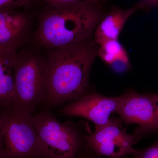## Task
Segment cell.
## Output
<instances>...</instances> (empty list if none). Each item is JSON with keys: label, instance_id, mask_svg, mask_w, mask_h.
Wrapping results in <instances>:
<instances>
[{"label": "cell", "instance_id": "cell-12", "mask_svg": "<svg viewBox=\"0 0 158 158\" xmlns=\"http://www.w3.org/2000/svg\"><path fill=\"white\" fill-rule=\"evenodd\" d=\"M98 55L118 72L125 70L129 65L126 52L118 40H109L101 44Z\"/></svg>", "mask_w": 158, "mask_h": 158}, {"label": "cell", "instance_id": "cell-7", "mask_svg": "<svg viewBox=\"0 0 158 158\" xmlns=\"http://www.w3.org/2000/svg\"><path fill=\"white\" fill-rule=\"evenodd\" d=\"M126 93L120 96L106 97L97 92L89 93L76 101L65 105L59 113L68 117H81L100 127L110 121L111 114L117 113Z\"/></svg>", "mask_w": 158, "mask_h": 158}, {"label": "cell", "instance_id": "cell-8", "mask_svg": "<svg viewBox=\"0 0 158 158\" xmlns=\"http://www.w3.org/2000/svg\"><path fill=\"white\" fill-rule=\"evenodd\" d=\"M117 111L120 119L127 124H137L135 134L156 130L158 115V94H142L129 91Z\"/></svg>", "mask_w": 158, "mask_h": 158}, {"label": "cell", "instance_id": "cell-18", "mask_svg": "<svg viewBox=\"0 0 158 158\" xmlns=\"http://www.w3.org/2000/svg\"><path fill=\"white\" fill-rule=\"evenodd\" d=\"M2 110H0V114ZM1 149H2V144H1V136H0V155H1Z\"/></svg>", "mask_w": 158, "mask_h": 158}, {"label": "cell", "instance_id": "cell-14", "mask_svg": "<svg viewBox=\"0 0 158 158\" xmlns=\"http://www.w3.org/2000/svg\"><path fill=\"white\" fill-rule=\"evenodd\" d=\"M134 158H158V139L148 147L137 149Z\"/></svg>", "mask_w": 158, "mask_h": 158}, {"label": "cell", "instance_id": "cell-5", "mask_svg": "<svg viewBox=\"0 0 158 158\" xmlns=\"http://www.w3.org/2000/svg\"><path fill=\"white\" fill-rule=\"evenodd\" d=\"M34 125L44 158H78L85 147L74 123L61 122L48 109L34 115Z\"/></svg>", "mask_w": 158, "mask_h": 158}, {"label": "cell", "instance_id": "cell-1", "mask_svg": "<svg viewBox=\"0 0 158 158\" xmlns=\"http://www.w3.org/2000/svg\"><path fill=\"white\" fill-rule=\"evenodd\" d=\"M96 44L90 39L48 49L43 102L48 109L76 101L89 93L90 70L98 54Z\"/></svg>", "mask_w": 158, "mask_h": 158}, {"label": "cell", "instance_id": "cell-17", "mask_svg": "<svg viewBox=\"0 0 158 158\" xmlns=\"http://www.w3.org/2000/svg\"><path fill=\"white\" fill-rule=\"evenodd\" d=\"M79 158H99V157L94 155L87 149H85L80 155Z\"/></svg>", "mask_w": 158, "mask_h": 158}, {"label": "cell", "instance_id": "cell-3", "mask_svg": "<svg viewBox=\"0 0 158 158\" xmlns=\"http://www.w3.org/2000/svg\"><path fill=\"white\" fill-rule=\"evenodd\" d=\"M0 158H44L34 115L13 106L0 114Z\"/></svg>", "mask_w": 158, "mask_h": 158}, {"label": "cell", "instance_id": "cell-10", "mask_svg": "<svg viewBox=\"0 0 158 158\" xmlns=\"http://www.w3.org/2000/svg\"><path fill=\"white\" fill-rule=\"evenodd\" d=\"M141 8L142 7L139 4L128 9L113 7L97 25L94 31V41L100 45L106 41L118 40L127 21Z\"/></svg>", "mask_w": 158, "mask_h": 158}, {"label": "cell", "instance_id": "cell-16", "mask_svg": "<svg viewBox=\"0 0 158 158\" xmlns=\"http://www.w3.org/2000/svg\"><path fill=\"white\" fill-rule=\"evenodd\" d=\"M139 4L141 5L142 8L145 6H158V0H141Z\"/></svg>", "mask_w": 158, "mask_h": 158}, {"label": "cell", "instance_id": "cell-11", "mask_svg": "<svg viewBox=\"0 0 158 158\" xmlns=\"http://www.w3.org/2000/svg\"><path fill=\"white\" fill-rule=\"evenodd\" d=\"M17 51L0 49V110L10 107L15 99L14 64Z\"/></svg>", "mask_w": 158, "mask_h": 158}, {"label": "cell", "instance_id": "cell-13", "mask_svg": "<svg viewBox=\"0 0 158 158\" xmlns=\"http://www.w3.org/2000/svg\"><path fill=\"white\" fill-rule=\"evenodd\" d=\"M42 0H0V10L23 9L30 10L37 6Z\"/></svg>", "mask_w": 158, "mask_h": 158}, {"label": "cell", "instance_id": "cell-6", "mask_svg": "<svg viewBox=\"0 0 158 158\" xmlns=\"http://www.w3.org/2000/svg\"><path fill=\"white\" fill-rule=\"evenodd\" d=\"M84 139L85 148L96 156L123 158L135 154L137 149L133 146L140 138L128 134L120 119L110 118L104 125L95 127V131Z\"/></svg>", "mask_w": 158, "mask_h": 158}, {"label": "cell", "instance_id": "cell-15", "mask_svg": "<svg viewBox=\"0 0 158 158\" xmlns=\"http://www.w3.org/2000/svg\"><path fill=\"white\" fill-rule=\"evenodd\" d=\"M79 1H88L96 4H100L99 0H42V2L44 3L45 4L53 5H60Z\"/></svg>", "mask_w": 158, "mask_h": 158}, {"label": "cell", "instance_id": "cell-19", "mask_svg": "<svg viewBox=\"0 0 158 158\" xmlns=\"http://www.w3.org/2000/svg\"><path fill=\"white\" fill-rule=\"evenodd\" d=\"M158 129V118H157V120L156 124V130Z\"/></svg>", "mask_w": 158, "mask_h": 158}, {"label": "cell", "instance_id": "cell-20", "mask_svg": "<svg viewBox=\"0 0 158 158\" xmlns=\"http://www.w3.org/2000/svg\"><path fill=\"white\" fill-rule=\"evenodd\" d=\"M99 1H100V0H99Z\"/></svg>", "mask_w": 158, "mask_h": 158}, {"label": "cell", "instance_id": "cell-2", "mask_svg": "<svg viewBox=\"0 0 158 158\" xmlns=\"http://www.w3.org/2000/svg\"><path fill=\"white\" fill-rule=\"evenodd\" d=\"M102 15L101 4L88 1L45 4L38 15L35 41L48 49L88 40Z\"/></svg>", "mask_w": 158, "mask_h": 158}, {"label": "cell", "instance_id": "cell-4", "mask_svg": "<svg viewBox=\"0 0 158 158\" xmlns=\"http://www.w3.org/2000/svg\"><path fill=\"white\" fill-rule=\"evenodd\" d=\"M46 60L37 51L22 48L15 59V99L11 106L33 114L45 98Z\"/></svg>", "mask_w": 158, "mask_h": 158}, {"label": "cell", "instance_id": "cell-9", "mask_svg": "<svg viewBox=\"0 0 158 158\" xmlns=\"http://www.w3.org/2000/svg\"><path fill=\"white\" fill-rule=\"evenodd\" d=\"M29 10H0V49L17 51L27 42L32 29Z\"/></svg>", "mask_w": 158, "mask_h": 158}]
</instances>
